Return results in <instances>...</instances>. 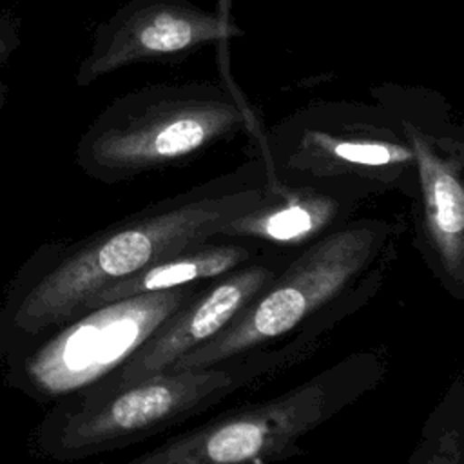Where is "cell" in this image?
<instances>
[{
    "instance_id": "obj_1",
    "label": "cell",
    "mask_w": 464,
    "mask_h": 464,
    "mask_svg": "<svg viewBox=\"0 0 464 464\" xmlns=\"http://www.w3.org/2000/svg\"><path fill=\"white\" fill-rule=\"evenodd\" d=\"M268 190L257 154L234 170L158 199L74 243L42 246L0 306V361L89 310L107 288L187 245L208 241Z\"/></svg>"
},
{
    "instance_id": "obj_2",
    "label": "cell",
    "mask_w": 464,
    "mask_h": 464,
    "mask_svg": "<svg viewBox=\"0 0 464 464\" xmlns=\"http://www.w3.org/2000/svg\"><path fill=\"white\" fill-rule=\"evenodd\" d=\"M401 218H352L294 250L277 276L210 341L169 370L208 366L304 332L330 334L377 295L397 259Z\"/></svg>"
},
{
    "instance_id": "obj_3",
    "label": "cell",
    "mask_w": 464,
    "mask_h": 464,
    "mask_svg": "<svg viewBox=\"0 0 464 464\" xmlns=\"http://www.w3.org/2000/svg\"><path fill=\"white\" fill-rule=\"evenodd\" d=\"M326 339V332H304L208 366L167 370L105 395L60 399L38 422L34 450L53 460H82L138 444L308 361Z\"/></svg>"
},
{
    "instance_id": "obj_4",
    "label": "cell",
    "mask_w": 464,
    "mask_h": 464,
    "mask_svg": "<svg viewBox=\"0 0 464 464\" xmlns=\"http://www.w3.org/2000/svg\"><path fill=\"white\" fill-rule=\"evenodd\" d=\"M252 125L248 102L227 83H149L96 114L78 140L74 161L85 176L116 185L185 165Z\"/></svg>"
},
{
    "instance_id": "obj_5",
    "label": "cell",
    "mask_w": 464,
    "mask_h": 464,
    "mask_svg": "<svg viewBox=\"0 0 464 464\" xmlns=\"http://www.w3.org/2000/svg\"><path fill=\"white\" fill-rule=\"evenodd\" d=\"M388 373L384 350H359L294 388L228 410L123 464H276L303 453L301 439L373 392Z\"/></svg>"
},
{
    "instance_id": "obj_6",
    "label": "cell",
    "mask_w": 464,
    "mask_h": 464,
    "mask_svg": "<svg viewBox=\"0 0 464 464\" xmlns=\"http://www.w3.org/2000/svg\"><path fill=\"white\" fill-rule=\"evenodd\" d=\"M272 178L413 201L415 163L399 121L377 102L317 100L279 120L261 140Z\"/></svg>"
},
{
    "instance_id": "obj_7",
    "label": "cell",
    "mask_w": 464,
    "mask_h": 464,
    "mask_svg": "<svg viewBox=\"0 0 464 464\" xmlns=\"http://www.w3.org/2000/svg\"><path fill=\"white\" fill-rule=\"evenodd\" d=\"M413 152V246L437 283L464 299V129L435 89L384 82L370 87Z\"/></svg>"
},
{
    "instance_id": "obj_8",
    "label": "cell",
    "mask_w": 464,
    "mask_h": 464,
    "mask_svg": "<svg viewBox=\"0 0 464 464\" xmlns=\"http://www.w3.org/2000/svg\"><path fill=\"white\" fill-rule=\"evenodd\" d=\"M205 283L103 303L0 361L9 388L53 404L118 370Z\"/></svg>"
},
{
    "instance_id": "obj_9",
    "label": "cell",
    "mask_w": 464,
    "mask_h": 464,
    "mask_svg": "<svg viewBox=\"0 0 464 464\" xmlns=\"http://www.w3.org/2000/svg\"><path fill=\"white\" fill-rule=\"evenodd\" d=\"M245 34L246 29L230 14L192 0H127L94 27L74 83L89 87L140 63H178Z\"/></svg>"
},
{
    "instance_id": "obj_10",
    "label": "cell",
    "mask_w": 464,
    "mask_h": 464,
    "mask_svg": "<svg viewBox=\"0 0 464 464\" xmlns=\"http://www.w3.org/2000/svg\"><path fill=\"white\" fill-rule=\"evenodd\" d=\"M292 254L294 250L266 248L252 261L207 281L118 370L74 395H105L167 372L179 357L218 335L277 276Z\"/></svg>"
},
{
    "instance_id": "obj_11",
    "label": "cell",
    "mask_w": 464,
    "mask_h": 464,
    "mask_svg": "<svg viewBox=\"0 0 464 464\" xmlns=\"http://www.w3.org/2000/svg\"><path fill=\"white\" fill-rule=\"evenodd\" d=\"M364 199V194L352 188L281 181L268 174L266 198L254 210L232 219L218 237L297 250L350 221Z\"/></svg>"
},
{
    "instance_id": "obj_12",
    "label": "cell",
    "mask_w": 464,
    "mask_h": 464,
    "mask_svg": "<svg viewBox=\"0 0 464 464\" xmlns=\"http://www.w3.org/2000/svg\"><path fill=\"white\" fill-rule=\"evenodd\" d=\"M265 250L266 248L256 243L228 237H214L208 241L187 245L150 263L129 279L103 290L92 301L89 310L118 299L207 283L252 261Z\"/></svg>"
},
{
    "instance_id": "obj_13",
    "label": "cell",
    "mask_w": 464,
    "mask_h": 464,
    "mask_svg": "<svg viewBox=\"0 0 464 464\" xmlns=\"http://www.w3.org/2000/svg\"><path fill=\"white\" fill-rule=\"evenodd\" d=\"M22 44V20L7 5L0 2V71L9 63L11 56ZM9 85L0 74V109L7 105Z\"/></svg>"
}]
</instances>
